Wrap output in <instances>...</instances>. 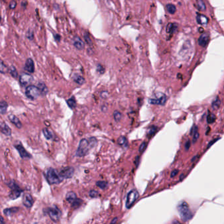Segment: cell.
<instances>
[{
  "label": "cell",
  "mask_w": 224,
  "mask_h": 224,
  "mask_svg": "<svg viewBox=\"0 0 224 224\" xmlns=\"http://www.w3.org/2000/svg\"><path fill=\"white\" fill-rule=\"evenodd\" d=\"M178 210L179 213L180 217L184 222H187L193 217V214L191 210L189 209V205L186 202L183 201L180 202L178 206Z\"/></svg>",
  "instance_id": "6da1fadb"
},
{
  "label": "cell",
  "mask_w": 224,
  "mask_h": 224,
  "mask_svg": "<svg viewBox=\"0 0 224 224\" xmlns=\"http://www.w3.org/2000/svg\"><path fill=\"white\" fill-rule=\"evenodd\" d=\"M46 178L47 182L50 184H57L61 183L63 178L61 177V175L59 172L53 169V168H49L46 172Z\"/></svg>",
  "instance_id": "7a4b0ae2"
},
{
  "label": "cell",
  "mask_w": 224,
  "mask_h": 224,
  "mask_svg": "<svg viewBox=\"0 0 224 224\" xmlns=\"http://www.w3.org/2000/svg\"><path fill=\"white\" fill-rule=\"evenodd\" d=\"M92 146L90 145L88 139H81L79 143L78 148L76 155L77 157H81L88 154L90 149H92Z\"/></svg>",
  "instance_id": "3957f363"
},
{
  "label": "cell",
  "mask_w": 224,
  "mask_h": 224,
  "mask_svg": "<svg viewBox=\"0 0 224 224\" xmlns=\"http://www.w3.org/2000/svg\"><path fill=\"white\" fill-rule=\"evenodd\" d=\"M40 95V92L38 88L35 85H29L26 89V96L31 99H36Z\"/></svg>",
  "instance_id": "277c9868"
},
{
  "label": "cell",
  "mask_w": 224,
  "mask_h": 224,
  "mask_svg": "<svg viewBox=\"0 0 224 224\" xmlns=\"http://www.w3.org/2000/svg\"><path fill=\"white\" fill-rule=\"evenodd\" d=\"M139 198V193L135 189H133L128 193L126 202V206L127 208H130L133 203Z\"/></svg>",
  "instance_id": "5b68a950"
},
{
  "label": "cell",
  "mask_w": 224,
  "mask_h": 224,
  "mask_svg": "<svg viewBox=\"0 0 224 224\" xmlns=\"http://www.w3.org/2000/svg\"><path fill=\"white\" fill-rule=\"evenodd\" d=\"M9 186L10 188L12 189V191L11 192L9 197L11 199H16L18 198L21 193V190L20 189V188L19 187V186L17 185L14 183V182H11Z\"/></svg>",
  "instance_id": "8992f818"
},
{
  "label": "cell",
  "mask_w": 224,
  "mask_h": 224,
  "mask_svg": "<svg viewBox=\"0 0 224 224\" xmlns=\"http://www.w3.org/2000/svg\"><path fill=\"white\" fill-rule=\"evenodd\" d=\"M48 214L50 218L54 222L59 221L61 217V212L59 208H51L48 210Z\"/></svg>",
  "instance_id": "52a82bcc"
},
{
  "label": "cell",
  "mask_w": 224,
  "mask_h": 224,
  "mask_svg": "<svg viewBox=\"0 0 224 224\" xmlns=\"http://www.w3.org/2000/svg\"><path fill=\"white\" fill-rule=\"evenodd\" d=\"M59 174L63 179L71 178L74 174V168L69 166L64 168L62 169L61 171L60 172Z\"/></svg>",
  "instance_id": "ba28073f"
},
{
  "label": "cell",
  "mask_w": 224,
  "mask_h": 224,
  "mask_svg": "<svg viewBox=\"0 0 224 224\" xmlns=\"http://www.w3.org/2000/svg\"><path fill=\"white\" fill-rule=\"evenodd\" d=\"M32 76L31 74H27V73H23L19 77V81L23 86H27L29 85L32 82Z\"/></svg>",
  "instance_id": "9c48e42d"
},
{
  "label": "cell",
  "mask_w": 224,
  "mask_h": 224,
  "mask_svg": "<svg viewBox=\"0 0 224 224\" xmlns=\"http://www.w3.org/2000/svg\"><path fill=\"white\" fill-rule=\"evenodd\" d=\"M167 97L164 94H162V96L159 99H150L149 103L153 105H164L166 103Z\"/></svg>",
  "instance_id": "30bf717a"
},
{
  "label": "cell",
  "mask_w": 224,
  "mask_h": 224,
  "mask_svg": "<svg viewBox=\"0 0 224 224\" xmlns=\"http://www.w3.org/2000/svg\"><path fill=\"white\" fill-rule=\"evenodd\" d=\"M208 42H209V35L208 33L202 34L201 36L199 37V40H198V43H199V44L202 47H205L208 44Z\"/></svg>",
  "instance_id": "8fae6325"
},
{
  "label": "cell",
  "mask_w": 224,
  "mask_h": 224,
  "mask_svg": "<svg viewBox=\"0 0 224 224\" xmlns=\"http://www.w3.org/2000/svg\"><path fill=\"white\" fill-rule=\"evenodd\" d=\"M34 203V199L30 194H25L23 197V204L28 208H31Z\"/></svg>",
  "instance_id": "7c38bea8"
},
{
  "label": "cell",
  "mask_w": 224,
  "mask_h": 224,
  "mask_svg": "<svg viewBox=\"0 0 224 224\" xmlns=\"http://www.w3.org/2000/svg\"><path fill=\"white\" fill-rule=\"evenodd\" d=\"M73 44H74L76 48L78 50H82L85 47L84 42L78 36L74 38V39H73Z\"/></svg>",
  "instance_id": "4fadbf2b"
},
{
  "label": "cell",
  "mask_w": 224,
  "mask_h": 224,
  "mask_svg": "<svg viewBox=\"0 0 224 224\" xmlns=\"http://www.w3.org/2000/svg\"><path fill=\"white\" fill-rule=\"evenodd\" d=\"M24 70L30 73H33L34 72V63L31 59H28L26 61L24 65Z\"/></svg>",
  "instance_id": "5bb4252c"
},
{
  "label": "cell",
  "mask_w": 224,
  "mask_h": 224,
  "mask_svg": "<svg viewBox=\"0 0 224 224\" xmlns=\"http://www.w3.org/2000/svg\"><path fill=\"white\" fill-rule=\"evenodd\" d=\"M15 148L18 150L20 157L22 158H31V155L28 152H27V150H25V149L23 147L22 145H15Z\"/></svg>",
  "instance_id": "9a60e30c"
},
{
  "label": "cell",
  "mask_w": 224,
  "mask_h": 224,
  "mask_svg": "<svg viewBox=\"0 0 224 224\" xmlns=\"http://www.w3.org/2000/svg\"><path fill=\"white\" fill-rule=\"evenodd\" d=\"M8 118H9V119L10 121L13 124L16 128H22V124H21L19 119L17 118L16 116H15L14 114H11L9 115Z\"/></svg>",
  "instance_id": "2e32d148"
},
{
  "label": "cell",
  "mask_w": 224,
  "mask_h": 224,
  "mask_svg": "<svg viewBox=\"0 0 224 224\" xmlns=\"http://www.w3.org/2000/svg\"><path fill=\"white\" fill-rule=\"evenodd\" d=\"M197 22L201 25H206L208 23V19L204 15L198 14L197 16Z\"/></svg>",
  "instance_id": "e0dca14e"
},
{
  "label": "cell",
  "mask_w": 224,
  "mask_h": 224,
  "mask_svg": "<svg viewBox=\"0 0 224 224\" xmlns=\"http://www.w3.org/2000/svg\"><path fill=\"white\" fill-rule=\"evenodd\" d=\"M0 130H1L2 132L6 135L9 136L11 134V130L10 128L9 127L7 124H4V123L0 124Z\"/></svg>",
  "instance_id": "ac0fdd59"
},
{
  "label": "cell",
  "mask_w": 224,
  "mask_h": 224,
  "mask_svg": "<svg viewBox=\"0 0 224 224\" xmlns=\"http://www.w3.org/2000/svg\"><path fill=\"white\" fill-rule=\"evenodd\" d=\"M118 143L123 148H126L128 145V141L126 137L120 136L118 139Z\"/></svg>",
  "instance_id": "d6986e66"
},
{
  "label": "cell",
  "mask_w": 224,
  "mask_h": 224,
  "mask_svg": "<svg viewBox=\"0 0 224 224\" xmlns=\"http://www.w3.org/2000/svg\"><path fill=\"white\" fill-rule=\"evenodd\" d=\"M77 199V196L76 195V193L74 192H69L66 195V199L67 201L70 202V203H72L76 199Z\"/></svg>",
  "instance_id": "ffe728a7"
},
{
  "label": "cell",
  "mask_w": 224,
  "mask_h": 224,
  "mask_svg": "<svg viewBox=\"0 0 224 224\" xmlns=\"http://www.w3.org/2000/svg\"><path fill=\"white\" fill-rule=\"evenodd\" d=\"M73 80H74L76 84L79 85H82L85 82V79L79 74H74V76H73Z\"/></svg>",
  "instance_id": "44dd1931"
},
{
  "label": "cell",
  "mask_w": 224,
  "mask_h": 224,
  "mask_svg": "<svg viewBox=\"0 0 224 224\" xmlns=\"http://www.w3.org/2000/svg\"><path fill=\"white\" fill-rule=\"evenodd\" d=\"M7 103L5 101H0V113L4 114L6 113L7 109Z\"/></svg>",
  "instance_id": "7402d4cb"
},
{
  "label": "cell",
  "mask_w": 224,
  "mask_h": 224,
  "mask_svg": "<svg viewBox=\"0 0 224 224\" xmlns=\"http://www.w3.org/2000/svg\"><path fill=\"white\" fill-rule=\"evenodd\" d=\"M166 10L168 11V12L170 14L174 15V14L175 13L176 7L174 5H173V4H171V3L167 4L166 6Z\"/></svg>",
  "instance_id": "603a6c76"
},
{
  "label": "cell",
  "mask_w": 224,
  "mask_h": 224,
  "mask_svg": "<svg viewBox=\"0 0 224 224\" xmlns=\"http://www.w3.org/2000/svg\"><path fill=\"white\" fill-rule=\"evenodd\" d=\"M19 208H7L4 210L3 212L6 216H11L12 214H15L17 211H18Z\"/></svg>",
  "instance_id": "cb8c5ba5"
},
{
  "label": "cell",
  "mask_w": 224,
  "mask_h": 224,
  "mask_svg": "<svg viewBox=\"0 0 224 224\" xmlns=\"http://www.w3.org/2000/svg\"><path fill=\"white\" fill-rule=\"evenodd\" d=\"M42 132H43V133H44V135L45 137L47 139H51L53 138L52 133H51V132L49 131L48 129H47V128L43 129Z\"/></svg>",
  "instance_id": "d4e9b609"
},
{
  "label": "cell",
  "mask_w": 224,
  "mask_h": 224,
  "mask_svg": "<svg viewBox=\"0 0 224 224\" xmlns=\"http://www.w3.org/2000/svg\"><path fill=\"white\" fill-rule=\"evenodd\" d=\"M9 68L7 67L6 64L4 63L2 60H0V72L3 73V74H5L8 72Z\"/></svg>",
  "instance_id": "484cf974"
},
{
  "label": "cell",
  "mask_w": 224,
  "mask_h": 224,
  "mask_svg": "<svg viewBox=\"0 0 224 224\" xmlns=\"http://www.w3.org/2000/svg\"><path fill=\"white\" fill-rule=\"evenodd\" d=\"M38 89L40 90V94H46L47 92H48V89H47L46 85L44 84V83H41L38 85Z\"/></svg>",
  "instance_id": "4316f807"
},
{
  "label": "cell",
  "mask_w": 224,
  "mask_h": 224,
  "mask_svg": "<svg viewBox=\"0 0 224 224\" xmlns=\"http://www.w3.org/2000/svg\"><path fill=\"white\" fill-rule=\"evenodd\" d=\"M220 105H221V101L220 100H219V99L218 97H217L216 99H215L212 103V109H214V110H217L219 108V107H220Z\"/></svg>",
  "instance_id": "83f0119b"
},
{
  "label": "cell",
  "mask_w": 224,
  "mask_h": 224,
  "mask_svg": "<svg viewBox=\"0 0 224 224\" xmlns=\"http://www.w3.org/2000/svg\"><path fill=\"white\" fill-rule=\"evenodd\" d=\"M197 8L199 9V10L202 11H204L206 10V5L203 0H198Z\"/></svg>",
  "instance_id": "f1b7e54d"
},
{
  "label": "cell",
  "mask_w": 224,
  "mask_h": 224,
  "mask_svg": "<svg viewBox=\"0 0 224 224\" xmlns=\"http://www.w3.org/2000/svg\"><path fill=\"white\" fill-rule=\"evenodd\" d=\"M8 72H9L10 74L13 77L15 78H17V76H18V72H17L16 69V68L13 66H11L9 68Z\"/></svg>",
  "instance_id": "f546056e"
},
{
  "label": "cell",
  "mask_w": 224,
  "mask_h": 224,
  "mask_svg": "<svg viewBox=\"0 0 224 224\" xmlns=\"http://www.w3.org/2000/svg\"><path fill=\"white\" fill-rule=\"evenodd\" d=\"M67 104H68V107H69L70 109H74L76 107V103L74 98L72 97L71 99H68L67 101Z\"/></svg>",
  "instance_id": "4dcf8cb0"
},
{
  "label": "cell",
  "mask_w": 224,
  "mask_h": 224,
  "mask_svg": "<svg viewBox=\"0 0 224 224\" xmlns=\"http://www.w3.org/2000/svg\"><path fill=\"white\" fill-rule=\"evenodd\" d=\"M113 116L115 121L118 122L122 118V113L118 110H115L113 113Z\"/></svg>",
  "instance_id": "1f68e13d"
},
{
  "label": "cell",
  "mask_w": 224,
  "mask_h": 224,
  "mask_svg": "<svg viewBox=\"0 0 224 224\" xmlns=\"http://www.w3.org/2000/svg\"><path fill=\"white\" fill-rule=\"evenodd\" d=\"M96 185L97 186H98L101 189H105L107 188V186H108V183L106 182H103V181H99V182L96 183Z\"/></svg>",
  "instance_id": "d6a6232c"
},
{
  "label": "cell",
  "mask_w": 224,
  "mask_h": 224,
  "mask_svg": "<svg viewBox=\"0 0 224 224\" xmlns=\"http://www.w3.org/2000/svg\"><path fill=\"white\" fill-rule=\"evenodd\" d=\"M81 203H82V201H81V199H76L72 203V206L73 208H76L79 207V206L81 204Z\"/></svg>",
  "instance_id": "836d02e7"
},
{
  "label": "cell",
  "mask_w": 224,
  "mask_h": 224,
  "mask_svg": "<svg viewBox=\"0 0 224 224\" xmlns=\"http://www.w3.org/2000/svg\"><path fill=\"white\" fill-rule=\"evenodd\" d=\"M215 120H216V116H215L214 114L210 113V114H209L208 115L207 122L208 124H212V123H213L214 122H215Z\"/></svg>",
  "instance_id": "e575fe53"
},
{
  "label": "cell",
  "mask_w": 224,
  "mask_h": 224,
  "mask_svg": "<svg viewBox=\"0 0 224 224\" xmlns=\"http://www.w3.org/2000/svg\"><path fill=\"white\" fill-rule=\"evenodd\" d=\"M84 40H85V42L87 43L88 44L92 45V40H91V38H90L89 34L88 33H86V34H84Z\"/></svg>",
  "instance_id": "d590c367"
},
{
  "label": "cell",
  "mask_w": 224,
  "mask_h": 224,
  "mask_svg": "<svg viewBox=\"0 0 224 224\" xmlns=\"http://www.w3.org/2000/svg\"><path fill=\"white\" fill-rule=\"evenodd\" d=\"M173 29H174V24L169 23L166 27V31L168 33H170L172 32V31H173Z\"/></svg>",
  "instance_id": "8d00e7d4"
},
{
  "label": "cell",
  "mask_w": 224,
  "mask_h": 224,
  "mask_svg": "<svg viewBox=\"0 0 224 224\" xmlns=\"http://www.w3.org/2000/svg\"><path fill=\"white\" fill-rule=\"evenodd\" d=\"M199 133L198 132V131H196L194 132L193 133V143H195V142L197 141V139H199Z\"/></svg>",
  "instance_id": "74e56055"
},
{
  "label": "cell",
  "mask_w": 224,
  "mask_h": 224,
  "mask_svg": "<svg viewBox=\"0 0 224 224\" xmlns=\"http://www.w3.org/2000/svg\"><path fill=\"white\" fill-rule=\"evenodd\" d=\"M146 147H147V143H146L145 142H143V143H142L140 145L139 149V151L140 153L143 152L144 150L146 149Z\"/></svg>",
  "instance_id": "f35d334b"
},
{
  "label": "cell",
  "mask_w": 224,
  "mask_h": 224,
  "mask_svg": "<svg viewBox=\"0 0 224 224\" xmlns=\"http://www.w3.org/2000/svg\"><path fill=\"white\" fill-rule=\"evenodd\" d=\"M99 195V193L97 191H95V190H92L91 191L89 192V196L91 197L92 198H95L97 197Z\"/></svg>",
  "instance_id": "ab89813d"
},
{
  "label": "cell",
  "mask_w": 224,
  "mask_h": 224,
  "mask_svg": "<svg viewBox=\"0 0 224 224\" xmlns=\"http://www.w3.org/2000/svg\"><path fill=\"white\" fill-rule=\"evenodd\" d=\"M156 131H157V128H156V127L153 126V127H152V128H150L149 129V130L148 135H152L153 134H154V133H155V132H156Z\"/></svg>",
  "instance_id": "60d3db41"
},
{
  "label": "cell",
  "mask_w": 224,
  "mask_h": 224,
  "mask_svg": "<svg viewBox=\"0 0 224 224\" xmlns=\"http://www.w3.org/2000/svg\"><path fill=\"white\" fill-rule=\"evenodd\" d=\"M16 5H17L16 2L15 1V0H13V1H11L9 4V7L11 9H14L16 7Z\"/></svg>",
  "instance_id": "b9f144b4"
},
{
  "label": "cell",
  "mask_w": 224,
  "mask_h": 224,
  "mask_svg": "<svg viewBox=\"0 0 224 224\" xmlns=\"http://www.w3.org/2000/svg\"><path fill=\"white\" fill-rule=\"evenodd\" d=\"M190 146H191V141H189V140H188L186 142V145H185V148H186V150H188L189 149V147H190Z\"/></svg>",
  "instance_id": "7bdbcfd3"
},
{
  "label": "cell",
  "mask_w": 224,
  "mask_h": 224,
  "mask_svg": "<svg viewBox=\"0 0 224 224\" xmlns=\"http://www.w3.org/2000/svg\"><path fill=\"white\" fill-rule=\"evenodd\" d=\"M178 170H174V171H172V173H171L170 176H171L172 178H174V177H175V176L176 175L178 174Z\"/></svg>",
  "instance_id": "ee69618b"
},
{
  "label": "cell",
  "mask_w": 224,
  "mask_h": 224,
  "mask_svg": "<svg viewBox=\"0 0 224 224\" xmlns=\"http://www.w3.org/2000/svg\"><path fill=\"white\" fill-rule=\"evenodd\" d=\"M217 140H218V139H214V140L212 141L211 142H210V143L208 144V147H208V148L210 147L211 146H212V145L215 143V142H216V141H217Z\"/></svg>",
  "instance_id": "f6af8a7d"
},
{
  "label": "cell",
  "mask_w": 224,
  "mask_h": 224,
  "mask_svg": "<svg viewBox=\"0 0 224 224\" xmlns=\"http://www.w3.org/2000/svg\"><path fill=\"white\" fill-rule=\"evenodd\" d=\"M139 161V156H137V157H136V158H135V162L136 166L138 165Z\"/></svg>",
  "instance_id": "bcb514c9"
},
{
  "label": "cell",
  "mask_w": 224,
  "mask_h": 224,
  "mask_svg": "<svg viewBox=\"0 0 224 224\" xmlns=\"http://www.w3.org/2000/svg\"><path fill=\"white\" fill-rule=\"evenodd\" d=\"M5 223V221H4V219L2 216H0V224H3Z\"/></svg>",
  "instance_id": "7dc6e473"
},
{
  "label": "cell",
  "mask_w": 224,
  "mask_h": 224,
  "mask_svg": "<svg viewBox=\"0 0 224 224\" xmlns=\"http://www.w3.org/2000/svg\"><path fill=\"white\" fill-rule=\"evenodd\" d=\"M117 218H115L114 219H113V220H112V222H111V223H115L116 222V221H117Z\"/></svg>",
  "instance_id": "c3c4849f"
},
{
  "label": "cell",
  "mask_w": 224,
  "mask_h": 224,
  "mask_svg": "<svg viewBox=\"0 0 224 224\" xmlns=\"http://www.w3.org/2000/svg\"><path fill=\"white\" fill-rule=\"evenodd\" d=\"M172 223H179V222L178 221H175V222H173Z\"/></svg>",
  "instance_id": "681fc988"
}]
</instances>
